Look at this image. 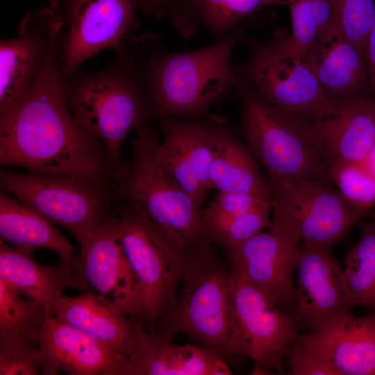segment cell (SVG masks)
<instances>
[{
	"instance_id": "6da1fadb",
	"label": "cell",
	"mask_w": 375,
	"mask_h": 375,
	"mask_svg": "<svg viewBox=\"0 0 375 375\" xmlns=\"http://www.w3.org/2000/svg\"><path fill=\"white\" fill-rule=\"evenodd\" d=\"M65 99L55 48L26 94L0 111V163L37 175L74 173L115 185L117 165Z\"/></svg>"
},
{
	"instance_id": "7a4b0ae2",
	"label": "cell",
	"mask_w": 375,
	"mask_h": 375,
	"mask_svg": "<svg viewBox=\"0 0 375 375\" xmlns=\"http://www.w3.org/2000/svg\"><path fill=\"white\" fill-rule=\"evenodd\" d=\"M244 32L242 26L208 46L182 52L162 50L159 37L152 33L126 39L157 124L168 118L207 117L212 105L236 95L240 78L231 53Z\"/></svg>"
},
{
	"instance_id": "3957f363",
	"label": "cell",
	"mask_w": 375,
	"mask_h": 375,
	"mask_svg": "<svg viewBox=\"0 0 375 375\" xmlns=\"http://www.w3.org/2000/svg\"><path fill=\"white\" fill-rule=\"evenodd\" d=\"M105 68L76 69L60 76L67 106L76 119L98 137L119 167L128 134L156 121L153 104L125 40Z\"/></svg>"
},
{
	"instance_id": "277c9868",
	"label": "cell",
	"mask_w": 375,
	"mask_h": 375,
	"mask_svg": "<svg viewBox=\"0 0 375 375\" xmlns=\"http://www.w3.org/2000/svg\"><path fill=\"white\" fill-rule=\"evenodd\" d=\"M133 154L115 173V197L142 211L178 244L208 248L212 242L199 206L164 167L151 123L136 128Z\"/></svg>"
},
{
	"instance_id": "5b68a950",
	"label": "cell",
	"mask_w": 375,
	"mask_h": 375,
	"mask_svg": "<svg viewBox=\"0 0 375 375\" xmlns=\"http://www.w3.org/2000/svg\"><path fill=\"white\" fill-rule=\"evenodd\" d=\"M239 78L240 130L250 151L267 169L270 187L308 178L326 181L312 122L269 105Z\"/></svg>"
},
{
	"instance_id": "8992f818",
	"label": "cell",
	"mask_w": 375,
	"mask_h": 375,
	"mask_svg": "<svg viewBox=\"0 0 375 375\" xmlns=\"http://www.w3.org/2000/svg\"><path fill=\"white\" fill-rule=\"evenodd\" d=\"M118 213L120 240L137 283L140 317L154 333L174 307L192 253L198 248L178 244L126 202Z\"/></svg>"
},
{
	"instance_id": "52a82bcc",
	"label": "cell",
	"mask_w": 375,
	"mask_h": 375,
	"mask_svg": "<svg viewBox=\"0 0 375 375\" xmlns=\"http://www.w3.org/2000/svg\"><path fill=\"white\" fill-rule=\"evenodd\" d=\"M232 275L211 247L193 251L182 278V290L154 332L172 340L183 333L216 351L225 360L231 328Z\"/></svg>"
},
{
	"instance_id": "ba28073f",
	"label": "cell",
	"mask_w": 375,
	"mask_h": 375,
	"mask_svg": "<svg viewBox=\"0 0 375 375\" xmlns=\"http://www.w3.org/2000/svg\"><path fill=\"white\" fill-rule=\"evenodd\" d=\"M1 191L10 193L51 223L69 230L81 244L102 219L116 186L84 175L22 174L1 169Z\"/></svg>"
},
{
	"instance_id": "9c48e42d",
	"label": "cell",
	"mask_w": 375,
	"mask_h": 375,
	"mask_svg": "<svg viewBox=\"0 0 375 375\" xmlns=\"http://www.w3.org/2000/svg\"><path fill=\"white\" fill-rule=\"evenodd\" d=\"M240 42L248 47L249 57L234 65L237 74L269 105L312 122L326 94L287 32L277 30L267 40L244 35Z\"/></svg>"
},
{
	"instance_id": "30bf717a",
	"label": "cell",
	"mask_w": 375,
	"mask_h": 375,
	"mask_svg": "<svg viewBox=\"0 0 375 375\" xmlns=\"http://www.w3.org/2000/svg\"><path fill=\"white\" fill-rule=\"evenodd\" d=\"M58 22L56 56L60 76L99 51L116 49L135 33L139 0H51Z\"/></svg>"
},
{
	"instance_id": "8fae6325",
	"label": "cell",
	"mask_w": 375,
	"mask_h": 375,
	"mask_svg": "<svg viewBox=\"0 0 375 375\" xmlns=\"http://www.w3.org/2000/svg\"><path fill=\"white\" fill-rule=\"evenodd\" d=\"M232 275L231 328L226 356H245L256 366L282 372L298 325L265 292Z\"/></svg>"
},
{
	"instance_id": "7c38bea8",
	"label": "cell",
	"mask_w": 375,
	"mask_h": 375,
	"mask_svg": "<svg viewBox=\"0 0 375 375\" xmlns=\"http://www.w3.org/2000/svg\"><path fill=\"white\" fill-rule=\"evenodd\" d=\"M270 189L272 219L294 228L302 244L331 249L365 216L319 178H304Z\"/></svg>"
},
{
	"instance_id": "4fadbf2b",
	"label": "cell",
	"mask_w": 375,
	"mask_h": 375,
	"mask_svg": "<svg viewBox=\"0 0 375 375\" xmlns=\"http://www.w3.org/2000/svg\"><path fill=\"white\" fill-rule=\"evenodd\" d=\"M266 233H259L225 248L231 261V272L268 294L282 308L294 299L293 273L300 252L299 233L272 219Z\"/></svg>"
},
{
	"instance_id": "5bb4252c",
	"label": "cell",
	"mask_w": 375,
	"mask_h": 375,
	"mask_svg": "<svg viewBox=\"0 0 375 375\" xmlns=\"http://www.w3.org/2000/svg\"><path fill=\"white\" fill-rule=\"evenodd\" d=\"M288 349L317 362L328 375H375V312L340 314L299 334Z\"/></svg>"
},
{
	"instance_id": "9a60e30c",
	"label": "cell",
	"mask_w": 375,
	"mask_h": 375,
	"mask_svg": "<svg viewBox=\"0 0 375 375\" xmlns=\"http://www.w3.org/2000/svg\"><path fill=\"white\" fill-rule=\"evenodd\" d=\"M76 263L84 288L90 285L106 302L140 317L137 283L120 237L119 221L107 214L81 244Z\"/></svg>"
},
{
	"instance_id": "2e32d148",
	"label": "cell",
	"mask_w": 375,
	"mask_h": 375,
	"mask_svg": "<svg viewBox=\"0 0 375 375\" xmlns=\"http://www.w3.org/2000/svg\"><path fill=\"white\" fill-rule=\"evenodd\" d=\"M312 126L325 176L335 165L360 162L375 140V96L338 98L326 95Z\"/></svg>"
},
{
	"instance_id": "e0dca14e",
	"label": "cell",
	"mask_w": 375,
	"mask_h": 375,
	"mask_svg": "<svg viewBox=\"0 0 375 375\" xmlns=\"http://www.w3.org/2000/svg\"><path fill=\"white\" fill-rule=\"evenodd\" d=\"M297 279L292 312L298 326L317 328L353 307L343 268L331 248L302 244L297 265Z\"/></svg>"
},
{
	"instance_id": "ac0fdd59",
	"label": "cell",
	"mask_w": 375,
	"mask_h": 375,
	"mask_svg": "<svg viewBox=\"0 0 375 375\" xmlns=\"http://www.w3.org/2000/svg\"><path fill=\"white\" fill-rule=\"evenodd\" d=\"M58 22L50 7L22 17L17 37L0 42V111L21 99L55 48Z\"/></svg>"
},
{
	"instance_id": "d6986e66",
	"label": "cell",
	"mask_w": 375,
	"mask_h": 375,
	"mask_svg": "<svg viewBox=\"0 0 375 375\" xmlns=\"http://www.w3.org/2000/svg\"><path fill=\"white\" fill-rule=\"evenodd\" d=\"M164 133L158 156L169 173L199 206L212 189V148L207 117L158 123Z\"/></svg>"
},
{
	"instance_id": "ffe728a7",
	"label": "cell",
	"mask_w": 375,
	"mask_h": 375,
	"mask_svg": "<svg viewBox=\"0 0 375 375\" xmlns=\"http://www.w3.org/2000/svg\"><path fill=\"white\" fill-rule=\"evenodd\" d=\"M41 371L55 375H117L124 358L80 329L47 314L39 334Z\"/></svg>"
},
{
	"instance_id": "44dd1931",
	"label": "cell",
	"mask_w": 375,
	"mask_h": 375,
	"mask_svg": "<svg viewBox=\"0 0 375 375\" xmlns=\"http://www.w3.org/2000/svg\"><path fill=\"white\" fill-rule=\"evenodd\" d=\"M138 340L124 358L117 375H228L225 360L214 349L201 345L174 344L172 340L146 331L133 317Z\"/></svg>"
},
{
	"instance_id": "7402d4cb",
	"label": "cell",
	"mask_w": 375,
	"mask_h": 375,
	"mask_svg": "<svg viewBox=\"0 0 375 375\" xmlns=\"http://www.w3.org/2000/svg\"><path fill=\"white\" fill-rule=\"evenodd\" d=\"M302 58L327 96L356 98L369 95L365 58L335 21Z\"/></svg>"
},
{
	"instance_id": "603a6c76",
	"label": "cell",
	"mask_w": 375,
	"mask_h": 375,
	"mask_svg": "<svg viewBox=\"0 0 375 375\" xmlns=\"http://www.w3.org/2000/svg\"><path fill=\"white\" fill-rule=\"evenodd\" d=\"M51 315L85 332L126 358L135 349L138 333L133 317L104 301L94 291L76 297L62 296Z\"/></svg>"
},
{
	"instance_id": "cb8c5ba5",
	"label": "cell",
	"mask_w": 375,
	"mask_h": 375,
	"mask_svg": "<svg viewBox=\"0 0 375 375\" xmlns=\"http://www.w3.org/2000/svg\"><path fill=\"white\" fill-rule=\"evenodd\" d=\"M207 122L212 148V189L251 194L272 201L269 182L263 178L249 151L235 135L227 119L210 115Z\"/></svg>"
},
{
	"instance_id": "d4e9b609",
	"label": "cell",
	"mask_w": 375,
	"mask_h": 375,
	"mask_svg": "<svg viewBox=\"0 0 375 375\" xmlns=\"http://www.w3.org/2000/svg\"><path fill=\"white\" fill-rule=\"evenodd\" d=\"M0 279L24 297L41 303L50 314L66 287L82 289L76 265L57 267L41 265L31 254L0 240Z\"/></svg>"
},
{
	"instance_id": "484cf974",
	"label": "cell",
	"mask_w": 375,
	"mask_h": 375,
	"mask_svg": "<svg viewBox=\"0 0 375 375\" xmlns=\"http://www.w3.org/2000/svg\"><path fill=\"white\" fill-rule=\"evenodd\" d=\"M287 4V0H172L168 14L181 36L190 38L203 28L217 41L261 8Z\"/></svg>"
},
{
	"instance_id": "4316f807",
	"label": "cell",
	"mask_w": 375,
	"mask_h": 375,
	"mask_svg": "<svg viewBox=\"0 0 375 375\" xmlns=\"http://www.w3.org/2000/svg\"><path fill=\"white\" fill-rule=\"evenodd\" d=\"M0 235L22 252L31 254L38 249H49L59 256L58 265L74 264L73 247L52 223L3 191L0 194Z\"/></svg>"
},
{
	"instance_id": "83f0119b",
	"label": "cell",
	"mask_w": 375,
	"mask_h": 375,
	"mask_svg": "<svg viewBox=\"0 0 375 375\" xmlns=\"http://www.w3.org/2000/svg\"><path fill=\"white\" fill-rule=\"evenodd\" d=\"M369 215L359 223L360 237L344 257L343 274L353 306L375 312V210Z\"/></svg>"
},
{
	"instance_id": "f1b7e54d",
	"label": "cell",
	"mask_w": 375,
	"mask_h": 375,
	"mask_svg": "<svg viewBox=\"0 0 375 375\" xmlns=\"http://www.w3.org/2000/svg\"><path fill=\"white\" fill-rule=\"evenodd\" d=\"M47 314L41 303L24 299L0 279V341L38 342Z\"/></svg>"
},
{
	"instance_id": "f546056e",
	"label": "cell",
	"mask_w": 375,
	"mask_h": 375,
	"mask_svg": "<svg viewBox=\"0 0 375 375\" xmlns=\"http://www.w3.org/2000/svg\"><path fill=\"white\" fill-rule=\"evenodd\" d=\"M291 16L290 42L302 58L316 39L334 22L331 0H287Z\"/></svg>"
},
{
	"instance_id": "4dcf8cb0",
	"label": "cell",
	"mask_w": 375,
	"mask_h": 375,
	"mask_svg": "<svg viewBox=\"0 0 375 375\" xmlns=\"http://www.w3.org/2000/svg\"><path fill=\"white\" fill-rule=\"evenodd\" d=\"M326 180L332 181L353 208L367 215L375 206V179L360 162H343L330 167Z\"/></svg>"
},
{
	"instance_id": "1f68e13d",
	"label": "cell",
	"mask_w": 375,
	"mask_h": 375,
	"mask_svg": "<svg viewBox=\"0 0 375 375\" xmlns=\"http://www.w3.org/2000/svg\"><path fill=\"white\" fill-rule=\"evenodd\" d=\"M334 21L365 57L375 12L374 0H331Z\"/></svg>"
},
{
	"instance_id": "d6a6232c",
	"label": "cell",
	"mask_w": 375,
	"mask_h": 375,
	"mask_svg": "<svg viewBox=\"0 0 375 375\" xmlns=\"http://www.w3.org/2000/svg\"><path fill=\"white\" fill-rule=\"evenodd\" d=\"M271 204L272 201L251 194L219 192L208 206L201 209V215L210 237L212 231L238 215Z\"/></svg>"
},
{
	"instance_id": "836d02e7",
	"label": "cell",
	"mask_w": 375,
	"mask_h": 375,
	"mask_svg": "<svg viewBox=\"0 0 375 375\" xmlns=\"http://www.w3.org/2000/svg\"><path fill=\"white\" fill-rule=\"evenodd\" d=\"M270 208L271 205H265L231 219L210 233L212 242L227 248L260 233L269 224L268 213Z\"/></svg>"
},
{
	"instance_id": "e575fe53",
	"label": "cell",
	"mask_w": 375,
	"mask_h": 375,
	"mask_svg": "<svg viewBox=\"0 0 375 375\" xmlns=\"http://www.w3.org/2000/svg\"><path fill=\"white\" fill-rule=\"evenodd\" d=\"M42 361L37 341H0L1 375H35Z\"/></svg>"
},
{
	"instance_id": "d590c367",
	"label": "cell",
	"mask_w": 375,
	"mask_h": 375,
	"mask_svg": "<svg viewBox=\"0 0 375 375\" xmlns=\"http://www.w3.org/2000/svg\"><path fill=\"white\" fill-rule=\"evenodd\" d=\"M365 60L369 77V94L375 96V12L367 39Z\"/></svg>"
},
{
	"instance_id": "8d00e7d4",
	"label": "cell",
	"mask_w": 375,
	"mask_h": 375,
	"mask_svg": "<svg viewBox=\"0 0 375 375\" xmlns=\"http://www.w3.org/2000/svg\"><path fill=\"white\" fill-rule=\"evenodd\" d=\"M171 0H139V8L146 14L157 17L167 15Z\"/></svg>"
},
{
	"instance_id": "74e56055",
	"label": "cell",
	"mask_w": 375,
	"mask_h": 375,
	"mask_svg": "<svg viewBox=\"0 0 375 375\" xmlns=\"http://www.w3.org/2000/svg\"><path fill=\"white\" fill-rule=\"evenodd\" d=\"M360 162L375 179V140L365 156Z\"/></svg>"
}]
</instances>
